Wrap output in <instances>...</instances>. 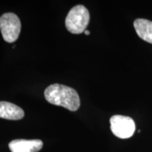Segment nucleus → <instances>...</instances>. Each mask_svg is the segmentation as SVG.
I'll return each instance as SVG.
<instances>
[{"mask_svg": "<svg viewBox=\"0 0 152 152\" xmlns=\"http://www.w3.org/2000/svg\"><path fill=\"white\" fill-rule=\"evenodd\" d=\"M45 97L47 102L60 106L71 111H75L80 105L79 95L75 90L64 85L54 84L47 87Z\"/></svg>", "mask_w": 152, "mask_h": 152, "instance_id": "nucleus-1", "label": "nucleus"}, {"mask_svg": "<svg viewBox=\"0 0 152 152\" xmlns=\"http://www.w3.org/2000/svg\"><path fill=\"white\" fill-rule=\"evenodd\" d=\"M90 22V13L83 5H77L70 10L66 18V27L70 33L80 34L86 30Z\"/></svg>", "mask_w": 152, "mask_h": 152, "instance_id": "nucleus-2", "label": "nucleus"}, {"mask_svg": "<svg viewBox=\"0 0 152 152\" xmlns=\"http://www.w3.org/2000/svg\"><path fill=\"white\" fill-rule=\"evenodd\" d=\"M21 23L16 14L6 13L0 17V30L7 42H14L19 37Z\"/></svg>", "mask_w": 152, "mask_h": 152, "instance_id": "nucleus-3", "label": "nucleus"}, {"mask_svg": "<svg viewBox=\"0 0 152 152\" xmlns=\"http://www.w3.org/2000/svg\"><path fill=\"white\" fill-rule=\"evenodd\" d=\"M110 123L112 132L118 138H130L135 131V123L130 117L115 115L111 118Z\"/></svg>", "mask_w": 152, "mask_h": 152, "instance_id": "nucleus-4", "label": "nucleus"}, {"mask_svg": "<svg viewBox=\"0 0 152 152\" xmlns=\"http://www.w3.org/2000/svg\"><path fill=\"white\" fill-rule=\"evenodd\" d=\"M43 147L39 140H15L9 144L11 152H38Z\"/></svg>", "mask_w": 152, "mask_h": 152, "instance_id": "nucleus-5", "label": "nucleus"}, {"mask_svg": "<svg viewBox=\"0 0 152 152\" xmlns=\"http://www.w3.org/2000/svg\"><path fill=\"white\" fill-rule=\"evenodd\" d=\"M24 117V111L16 104L7 102H0V118L17 121Z\"/></svg>", "mask_w": 152, "mask_h": 152, "instance_id": "nucleus-6", "label": "nucleus"}, {"mask_svg": "<svg viewBox=\"0 0 152 152\" xmlns=\"http://www.w3.org/2000/svg\"><path fill=\"white\" fill-rule=\"evenodd\" d=\"M134 28L139 37L147 42L152 44V21L137 18L134 22Z\"/></svg>", "mask_w": 152, "mask_h": 152, "instance_id": "nucleus-7", "label": "nucleus"}, {"mask_svg": "<svg viewBox=\"0 0 152 152\" xmlns=\"http://www.w3.org/2000/svg\"><path fill=\"white\" fill-rule=\"evenodd\" d=\"M84 33L85 34V35H90V31H89V30H85V31L84 32Z\"/></svg>", "mask_w": 152, "mask_h": 152, "instance_id": "nucleus-8", "label": "nucleus"}]
</instances>
